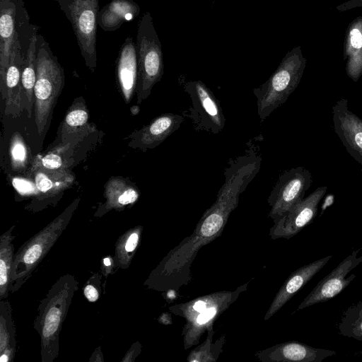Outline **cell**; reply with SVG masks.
Here are the masks:
<instances>
[{
  "mask_svg": "<svg viewBox=\"0 0 362 362\" xmlns=\"http://www.w3.org/2000/svg\"><path fill=\"white\" fill-rule=\"evenodd\" d=\"M248 283L235 291H216L169 308L174 315L185 320L182 332L185 350L198 344L208 328L247 290Z\"/></svg>",
  "mask_w": 362,
  "mask_h": 362,
  "instance_id": "6da1fadb",
  "label": "cell"
},
{
  "mask_svg": "<svg viewBox=\"0 0 362 362\" xmlns=\"http://www.w3.org/2000/svg\"><path fill=\"white\" fill-rule=\"evenodd\" d=\"M84 294L89 301H95L98 298V293L96 288L91 286L88 285L84 288Z\"/></svg>",
  "mask_w": 362,
  "mask_h": 362,
  "instance_id": "1f68e13d",
  "label": "cell"
},
{
  "mask_svg": "<svg viewBox=\"0 0 362 362\" xmlns=\"http://www.w3.org/2000/svg\"><path fill=\"white\" fill-rule=\"evenodd\" d=\"M139 235L136 233H133L128 238L126 245L125 249L127 252L133 251L138 243Z\"/></svg>",
  "mask_w": 362,
  "mask_h": 362,
  "instance_id": "d6a6232c",
  "label": "cell"
},
{
  "mask_svg": "<svg viewBox=\"0 0 362 362\" xmlns=\"http://www.w3.org/2000/svg\"><path fill=\"white\" fill-rule=\"evenodd\" d=\"M62 313L57 308H52L47 313L43 328V336L49 337L54 334L59 326Z\"/></svg>",
  "mask_w": 362,
  "mask_h": 362,
  "instance_id": "d4e9b609",
  "label": "cell"
},
{
  "mask_svg": "<svg viewBox=\"0 0 362 362\" xmlns=\"http://www.w3.org/2000/svg\"><path fill=\"white\" fill-rule=\"evenodd\" d=\"M327 187L322 186L297 203L286 214L274 221L269 235L272 240L289 239L313 221L317 213V206Z\"/></svg>",
  "mask_w": 362,
  "mask_h": 362,
  "instance_id": "9c48e42d",
  "label": "cell"
},
{
  "mask_svg": "<svg viewBox=\"0 0 362 362\" xmlns=\"http://www.w3.org/2000/svg\"><path fill=\"white\" fill-rule=\"evenodd\" d=\"M88 118V114L86 110L74 109L70 111L66 116V124L71 127H77L84 125Z\"/></svg>",
  "mask_w": 362,
  "mask_h": 362,
  "instance_id": "484cf974",
  "label": "cell"
},
{
  "mask_svg": "<svg viewBox=\"0 0 362 362\" xmlns=\"http://www.w3.org/2000/svg\"><path fill=\"white\" fill-rule=\"evenodd\" d=\"M104 264H105V266H110V262L109 259L105 258L104 259Z\"/></svg>",
  "mask_w": 362,
  "mask_h": 362,
  "instance_id": "e575fe53",
  "label": "cell"
},
{
  "mask_svg": "<svg viewBox=\"0 0 362 362\" xmlns=\"http://www.w3.org/2000/svg\"><path fill=\"white\" fill-rule=\"evenodd\" d=\"M17 4L18 0H0V82L4 98L6 71L17 38Z\"/></svg>",
  "mask_w": 362,
  "mask_h": 362,
  "instance_id": "4fadbf2b",
  "label": "cell"
},
{
  "mask_svg": "<svg viewBox=\"0 0 362 362\" xmlns=\"http://www.w3.org/2000/svg\"><path fill=\"white\" fill-rule=\"evenodd\" d=\"M360 250V249L354 250L330 273L321 279L300 303L297 310L326 302L345 289L356 277L354 274L347 276L348 274L362 262V255L358 256Z\"/></svg>",
  "mask_w": 362,
  "mask_h": 362,
  "instance_id": "ba28073f",
  "label": "cell"
},
{
  "mask_svg": "<svg viewBox=\"0 0 362 362\" xmlns=\"http://www.w3.org/2000/svg\"><path fill=\"white\" fill-rule=\"evenodd\" d=\"M42 252V249L39 243L33 245L25 252L23 262L28 265L33 264L40 258Z\"/></svg>",
  "mask_w": 362,
  "mask_h": 362,
  "instance_id": "f1b7e54d",
  "label": "cell"
},
{
  "mask_svg": "<svg viewBox=\"0 0 362 362\" xmlns=\"http://www.w3.org/2000/svg\"><path fill=\"white\" fill-rule=\"evenodd\" d=\"M1 362H7L8 356L6 355H2L0 358Z\"/></svg>",
  "mask_w": 362,
  "mask_h": 362,
  "instance_id": "836d02e7",
  "label": "cell"
},
{
  "mask_svg": "<svg viewBox=\"0 0 362 362\" xmlns=\"http://www.w3.org/2000/svg\"><path fill=\"white\" fill-rule=\"evenodd\" d=\"M355 354H356V355H361L362 356V351H358V352L356 353Z\"/></svg>",
  "mask_w": 362,
  "mask_h": 362,
  "instance_id": "d590c367",
  "label": "cell"
},
{
  "mask_svg": "<svg viewBox=\"0 0 362 362\" xmlns=\"http://www.w3.org/2000/svg\"><path fill=\"white\" fill-rule=\"evenodd\" d=\"M332 122L346 151L362 165V119L349 110L347 99L341 98L333 105Z\"/></svg>",
  "mask_w": 362,
  "mask_h": 362,
  "instance_id": "30bf717a",
  "label": "cell"
},
{
  "mask_svg": "<svg viewBox=\"0 0 362 362\" xmlns=\"http://www.w3.org/2000/svg\"><path fill=\"white\" fill-rule=\"evenodd\" d=\"M312 183V175L304 167L292 168L284 172L268 197L271 206L268 216L274 221L286 214L304 198Z\"/></svg>",
  "mask_w": 362,
  "mask_h": 362,
  "instance_id": "52a82bcc",
  "label": "cell"
},
{
  "mask_svg": "<svg viewBox=\"0 0 362 362\" xmlns=\"http://www.w3.org/2000/svg\"><path fill=\"white\" fill-rule=\"evenodd\" d=\"M106 187L108 200L118 205L134 203L139 197L138 191L122 179L114 178L107 183Z\"/></svg>",
  "mask_w": 362,
  "mask_h": 362,
  "instance_id": "603a6c76",
  "label": "cell"
},
{
  "mask_svg": "<svg viewBox=\"0 0 362 362\" xmlns=\"http://www.w3.org/2000/svg\"><path fill=\"white\" fill-rule=\"evenodd\" d=\"M207 336L204 341L194 349L188 355V362H216L219 355L223 351V347L226 341L224 334L213 342L215 333L214 326L208 328Z\"/></svg>",
  "mask_w": 362,
  "mask_h": 362,
  "instance_id": "44dd1931",
  "label": "cell"
},
{
  "mask_svg": "<svg viewBox=\"0 0 362 362\" xmlns=\"http://www.w3.org/2000/svg\"><path fill=\"white\" fill-rule=\"evenodd\" d=\"M136 47L138 58L136 90L139 103L150 95L153 86L163 74L161 43L148 11L145 12L139 21Z\"/></svg>",
  "mask_w": 362,
  "mask_h": 362,
  "instance_id": "277c9868",
  "label": "cell"
},
{
  "mask_svg": "<svg viewBox=\"0 0 362 362\" xmlns=\"http://www.w3.org/2000/svg\"><path fill=\"white\" fill-rule=\"evenodd\" d=\"M183 89L192 102L189 108L182 112L183 116L191 119L194 129L214 134L220 133L225 127L226 119L213 92L201 81H186Z\"/></svg>",
  "mask_w": 362,
  "mask_h": 362,
  "instance_id": "8992f818",
  "label": "cell"
},
{
  "mask_svg": "<svg viewBox=\"0 0 362 362\" xmlns=\"http://www.w3.org/2000/svg\"><path fill=\"white\" fill-rule=\"evenodd\" d=\"M332 257L328 255L304 265L294 271L276 293L264 317L267 320L277 313L300 291Z\"/></svg>",
  "mask_w": 362,
  "mask_h": 362,
  "instance_id": "7c38bea8",
  "label": "cell"
},
{
  "mask_svg": "<svg viewBox=\"0 0 362 362\" xmlns=\"http://www.w3.org/2000/svg\"><path fill=\"white\" fill-rule=\"evenodd\" d=\"M62 164V158L56 153H51L41 158L38 168L49 170H57L61 169Z\"/></svg>",
  "mask_w": 362,
  "mask_h": 362,
  "instance_id": "83f0119b",
  "label": "cell"
},
{
  "mask_svg": "<svg viewBox=\"0 0 362 362\" xmlns=\"http://www.w3.org/2000/svg\"><path fill=\"white\" fill-rule=\"evenodd\" d=\"M70 21L81 55L91 70L96 67L99 0H56Z\"/></svg>",
  "mask_w": 362,
  "mask_h": 362,
  "instance_id": "5b68a950",
  "label": "cell"
},
{
  "mask_svg": "<svg viewBox=\"0 0 362 362\" xmlns=\"http://www.w3.org/2000/svg\"><path fill=\"white\" fill-rule=\"evenodd\" d=\"M35 183L38 190L45 194L58 192L73 182V176L62 169L49 170L37 168L34 176Z\"/></svg>",
  "mask_w": 362,
  "mask_h": 362,
  "instance_id": "ffe728a7",
  "label": "cell"
},
{
  "mask_svg": "<svg viewBox=\"0 0 362 362\" xmlns=\"http://www.w3.org/2000/svg\"><path fill=\"white\" fill-rule=\"evenodd\" d=\"M362 7V0H348L337 6L339 11H345L354 8Z\"/></svg>",
  "mask_w": 362,
  "mask_h": 362,
  "instance_id": "4dcf8cb0",
  "label": "cell"
},
{
  "mask_svg": "<svg viewBox=\"0 0 362 362\" xmlns=\"http://www.w3.org/2000/svg\"><path fill=\"white\" fill-rule=\"evenodd\" d=\"M306 62L300 46L293 47L284 57L269 79L253 90L261 122L283 105L295 90L303 76Z\"/></svg>",
  "mask_w": 362,
  "mask_h": 362,
  "instance_id": "3957f363",
  "label": "cell"
},
{
  "mask_svg": "<svg viewBox=\"0 0 362 362\" xmlns=\"http://www.w3.org/2000/svg\"><path fill=\"white\" fill-rule=\"evenodd\" d=\"M11 165L13 169L23 168L27 161L28 151L25 144L18 134H16L10 146Z\"/></svg>",
  "mask_w": 362,
  "mask_h": 362,
  "instance_id": "cb8c5ba5",
  "label": "cell"
},
{
  "mask_svg": "<svg viewBox=\"0 0 362 362\" xmlns=\"http://www.w3.org/2000/svg\"><path fill=\"white\" fill-rule=\"evenodd\" d=\"M64 69L49 43L37 34L36 82L34 88L35 122L39 134L45 130L54 104L63 88Z\"/></svg>",
  "mask_w": 362,
  "mask_h": 362,
  "instance_id": "7a4b0ae2",
  "label": "cell"
},
{
  "mask_svg": "<svg viewBox=\"0 0 362 362\" xmlns=\"http://www.w3.org/2000/svg\"><path fill=\"white\" fill-rule=\"evenodd\" d=\"M12 185L22 194H35L39 191L35 182L24 178L14 177L12 180Z\"/></svg>",
  "mask_w": 362,
  "mask_h": 362,
  "instance_id": "4316f807",
  "label": "cell"
},
{
  "mask_svg": "<svg viewBox=\"0 0 362 362\" xmlns=\"http://www.w3.org/2000/svg\"><path fill=\"white\" fill-rule=\"evenodd\" d=\"M183 122V115H161L140 131L139 144L143 148H154L177 130Z\"/></svg>",
  "mask_w": 362,
  "mask_h": 362,
  "instance_id": "ac0fdd59",
  "label": "cell"
},
{
  "mask_svg": "<svg viewBox=\"0 0 362 362\" xmlns=\"http://www.w3.org/2000/svg\"><path fill=\"white\" fill-rule=\"evenodd\" d=\"M337 329L344 337L362 341V300L350 305L343 312Z\"/></svg>",
  "mask_w": 362,
  "mask_h": 362,
  "instance_id": "7402d4cb",
  "label": "cell"
},
{
  "mask_svg": "<svg viewBox=\"0 0 362 362\" xmlns=\"http://www.w3.org/2000/svg\"><path fill=\"white\" fill-rule=\"evenodd\" d=\"M39 28L36 25L23 66L21 81L25 96V108L31 116L34 105V88L36 82V43Z\"/></svg>",
  "mask_w": 362,
  "mask_h": 362,
  "instance_id": "d6986e66",
  "label": "cell"
},
{
  "mask_svg": "<svg viewBox=\"0 0 362 362\" xmlns=\"http://www.w3.org/2000/svg\"><path fill=\"white\" fill-rule=\"evenodd\" d=\"M344 59L347 76L357 82L362 74V16L356 17L348 25Z\"/></svg>",
  "mask_w": 362,
  "mask_h": 362,
  "instance_id": "2e32d148",
  "label": "cell"
},
{
  "mask_svg": "<svg viewBox=\"0 0 362 362\" xmlns=\"http://www.w3.org/2000/svg\"><path fill=\"white\" fill-rule=\"evenodd\" d=\"M25 57L18 38H16L6 71L5 113L7 115L17 117L24 107L25 103L23 102L24 89L22 84L21 75Z\"/></svg>",
  "mask_w": 362,
  "mask_h": 362,
  "instance_id": "5bb4252c",
  "label": "cell"
},
{
  "mask_svg": "<svg viewBox=\"0 0 362 362\" xmlns=\"http://www.w3.org/2000/svg\"><path fill=\"white\" fill-rule=\"evenodd\" d=\"M117 74L124 99L129 102L138 81L136 47L131 36H128L120 47L117 62Z\"/></svg>",
  "mask_w": 362,
  "mask_h": 362,
  "instance_id": "9a60e30c",
  "label": "cell"
},
{
  "mask_svg": "<svg viewBox=\"0 0 362 362\" xmlns=\"http://www.w3.org/2000/svg\"><path fill=\"white\" fill-rule=\"evenodd\" d=\"M8 264L6 259L1 258L0 259V284L1 290L4 288L8 283Z\"/></svg>",
  "mask_w": 362,
  "mask_h": 362,
  "instance_id": "f546056e",
  "label": "cell"
},
{
  "mask_svg": "<svg viewBox=\"0 0 362 362\" xmlns=\"http://www.w3.org/2000/svg\"><path fill=\"white\" fill-rule=\"evenodd\" d=\"M140 11V6L134 0H111L99 10L98 25L104 31L112 32L138 16Z\"/></svg>",
  "mask_w": 362,
  "mask_h": 362,
  "instance_id": "e0dca14e",
  "label": "cell"
},
{
  "mask_svg": "<svg viewBox=\"0 0 362 362\" xmlns=\"http://www.w3.org/2000/svg\"><path fill=\"white\" fill-rule=\"evenodd\" d=\"M335 354L336 352L332 350L314 348L299 341H291L259 351L255 356L262 362H321Z\"/></svg>",
  "mask_w": 362,
  "mask_h": 362,
  "instance_id": "8fae6325",
  "label": "cell"
}]
</instances>
